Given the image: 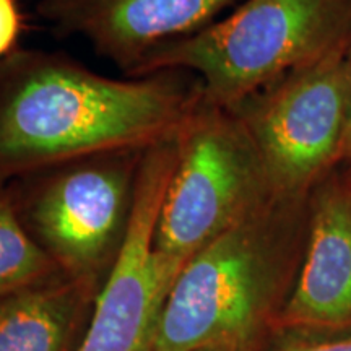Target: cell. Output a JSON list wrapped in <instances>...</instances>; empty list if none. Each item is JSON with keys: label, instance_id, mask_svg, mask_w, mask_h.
I'll return each mask as SVG.
<instances>
[{"label": "cell", "instance_id": "cell-6", "mask_svg": "<svg viewBox=\"0 0 351 351\" xmlns=\"http://www.w3.org/2000/svg\"><path fill=\"white\" fill-rule=\"evenodd\" d=\"M350 49L293 70L231 109L257 145L274 195H309L343 163Z\"/></svg>", "mask_w": 351, "mask_h": 351}, {"label": "cell", "instance_id": "cell-2", "mask_svg": "<svg viewBox=\"0 0 351 351\" xmlns=\"http://www.w3.org/2000/svg\"><path fill=\"white\" fill-rule=\"evenodd\" d=\"M309 197H270L200 249L166 298L153 351L251 345L285 287L296 280Z\"/></svg>", "mask_w": 351, "mask_h": 351}, {"label": "cell", "instance_id": "cell-1", "mask_svg": "<svg viewBox=\"0 0 351 351\" xmlns=\"http://www.w3.org/2000/svg\"><path fill=\"white\" fill-rule=\"evenodd\" d=\"M200 98L186 72L112 78L19 47L0 60V182L95 153L147 150L176 137Z\"/></svg>", "mask_w": 351, "mask_h": 351}, {"label": "cell", "instance_id": "cell-3", "mask_svg": "<svg viewBox=\"0 0 351 351\" xmlns=\"http://www.w3.org/2000/svg\"><path fill=\"white\" fill-rule=\"evenodd\" d=\"M351 47V0H243L225 19L153 51L132 77L186 72L232 109L293 70Z\"/></svg>", "mask_w": 351, "mask_h": 351}, {"label": "cell", "instance_id": "cell-5", "mask_svg": "<svg viewBox=\"0 0 351 351\" xmlns=\"http://www.w3.org/2000/svg\"><path fill=\"white\" fill-rule=\"evenodd\" d=\"M270 197L262 156L243 121L200 98L176 135V163L158 217L155 251L184 269Z\"/></svg>", "mask_w": 351, "mask_h": 351}, {"label": "cell", "instance_id": "cell-14", "mask_svg": "<svg viewBox=\"0 0 351 351\" xmlns=\"http://www.w3.org/2000/svg\"><path fill=\"white\" fill-rule=\"evenodd\" d=\"M348 80H350V111H348V134H346V147L341 168L351 176V49L348 57Z\"/></svg>", "mask_w": 351, "mask_h": 351}, {"label": "cell", "instance_id": "cell-13", "mask_svg": "<svg viewBox=\"0 0 351 351\" xmlns=\"http://www.w3.org/2000/svg\"><path fill=\"white\" fill-rule=\"evenodd\" d=\"M280 351H351V335L346 339L322 341H295Z\"/></svg>", "mask_w": 351, "mask_h": 351}, {"label": "cell", "instance_id": "cell-10", "mask_svg": "<svg viewBox=\"0 0 351 351\" xmlns=\"http://www.w3.org/2000/svg\"><path fill=\"white\" fill-rule=\"evenodd\" d=\"M90 285L57 276L0 301V351H65Z\"/></svg>", "mask_w": 351, "mask_h": 351}, {"label": "cell", "instance_id": "cell-12", "mask_svg": "<svg viewBox=\"0 0 351 351\" xmlns=\"http://www.w3.org/2000/svg\"><path fill=\"white\" fill-rule=\"evenodd\" d=\"M23 33L20 0H0V60L19 49Z\"/></svg>", "mask_w": 351, "mask_h": 351}, {"label": "cell", "instance_id": "cell-11", "mask_svg": "<svg viewBox=\"0 0 351 351\" xmlns=\"http://www.w3.org/2000/svg\"><path fill=\"white\" fill-rule=\"evenodd\" d=\"M64 276L21 225L7 184L0 182V301Z\"/></svg>", "mask_w": 351, "mask_h": 351}, {"label": "cell", "instance_id": "cell-4", "mask_svg": "<svg viewBox=\"0 0 351 351\" xmlns=\"http://www.w3.org/2000/svg\"><path fill=\"white\" fill-rule=\"evenodd\" d=\"M147 150L95 153L7 182L21 225L64 276L103 285L129 226Z\"/></svg>", "mask_w": 351, "mask_h": 351}, {"label": "cell", "instance_id": "cell-9", "mask_svg": "<svg viewBox=\"0 0 351 351\" xmlns=\"http://www.w3.org/2000/svg\"><path fill=\"white\" fill-rule=\"evenodd\" d=\"M278 320L291 328L351 327V176L341 166L311 192L304 251Z\"/></svg>", "mask_w": 351, "mask_h": 351}, {"label": "cell", "instance_id": "cell-15", "mask_svg": "<svg viewBox=\"0 0 351 351\" xmlns=\"http://www.w3.org/2000/svg\"><path fill=\"white\" fill-rule=\"evenodd\" d=\"M197 351H251V345H217Z\"/></svg>", "mask_w": 351, "mask_h": 351}, {"label": "cell", "instance_id": "cell-7", "mask_svg": "<svg viewBox=\"0 0 351 351\" xmlns=\"http://www.w3.org/2000/svg\"><path fill=\"white\" fill-rule=\"evenodd\" d=\"M174 163L176 137L145 152L129 226L78 351H153L166 298L182 270L153 245Z\"/></svg>", "mask_w": 351, "mask_h": 351}, {"label": "cell", "instance_id": "cell-8", "mask_svg": "<svg viewBox=\"0 0 351 351\" xmlns=\"http://www.w3.org/2000/svg\"><path fill=\"white\" fill-rule=\"evenodd\" d=\"M243 0H39V16L57 33L91 44L127 77L176 39L200 32Z\"/></svg>", "mask_w": 351, "mask_h": 351}]
</instances>
